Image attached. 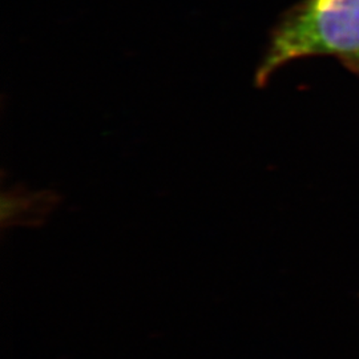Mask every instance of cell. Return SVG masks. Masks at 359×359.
Listing matches in <instances>:
<instances>
[{"instance_id":"6da1fadb","label":"cell","mask_w":359,"mask_h":359,"mask_svg":"<svg viewBox=\"0 0 359 359\" xmlns=\"http://www.w3.org/2000/svg\"><path fill=\"white\" fill-rule=\"evenodd\" d=\"M329 56L359 76V0H301L270 36L257 69L258 87L294 60Z\"/></svg>"}]
</instances>
